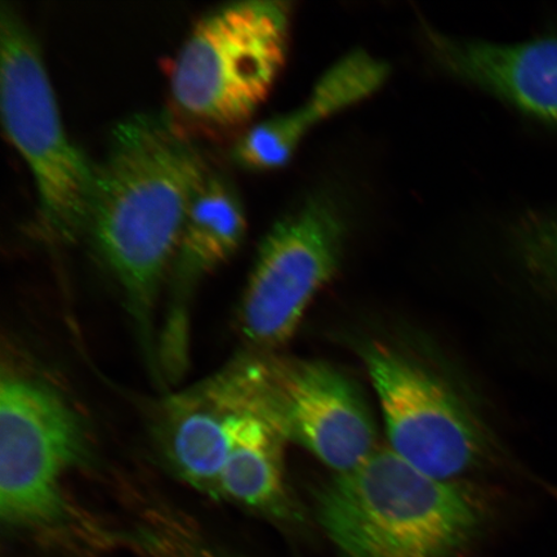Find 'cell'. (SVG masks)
<instances>
[{
	"mask_svg": "<svg viewBox=\"0 0 557 557\" xmlns=\"http://www.w3.org/2000/svg\"><path fill=\"white\" fill-rule=\"evenodd\" d=\"M0 109L7 135L37 185L47 235L61 243L83 238L96 165L69 138L38 40L5 2L0 10Z\"/></svg>",
	"mask_w": 557,
	"mask_h": 557,
	"instance_id": "5",
	"label": "cell"
},
{
	"mask_svg": "<svg viewBox=\"0 0 557 557\" xmlns=\"http://www.w3.org/2000/svg\"><path fill=\"white\" fill-rule=\"evenodd\" d=\"M290 4L246 0L208 11L174 59L171 120L203 132L246 123L267 100L287 59Z\"/></svg>",
	"mask_w": 557,
	"mask_h": 557,
	"instance_id": "4",
	"label": "cell"
},
{
	"mask_svg": "<svg viewBox=\"0 0 557 557\" xmlns=\"http://www.w3.org/2000/svg\"><path fill=\"white\" fill-rule=\"evenodd\" d=\"M315 515L344 557H458L485 522L466 487L428 475L389 448L320 486Z\"/></svg>",
	"mask_w": 557,
	"mask_h": 557,
	"instance_id": "3",
	"label": "cell"
},
{
	"mask_svg": "<svg viewBox=\"0 0 557 557\" xmlns=\"http://www.w3.org/2000/svg\"><path fill=\"white\" fill-rule=\"evenodd\" d=\"M361 355L385 416L389 449L448 482L484 463L485 429L447 382L381 343L366 345Z\"/></svg>",
	"mask_w": 557,
	"mask_h": 557,
	"instance_id": "8",
	"label": "cell"
},
{
	"mask_svg": "<svg viewBox=\"0 0 557 557\" xmlns=\"http://www.w3.org/2000/svg\"><path fill=\"white\" fill-rule=\"evenodd\" d=\"M429 40L436 60L457 78L557 127V35L497 45L430 30Z\"/></svg>",
	"mask_w": 557,
	"mask_h": 557,
	"instance_id": "10",
	"label": "cell"
},
{
	"mask_svg": "<svg viewBox=\"0 0 557 557\" xmlns=\"http://www.w3.org/2000/svg\"><path fill=\"white\" fill-rule=\"evenodd\" d=\"M78 410L52 383L15 367L0 381V518L10 532L94 557L123 546V533L76 505L72 473L94 461Z\"/></svg>",
	"mask_w": 557,
	"mask_h": 557,
	"instance_id": "2",
	"label": "cell"
},
{
	"mask_svg": "<svg viewBox=\"0 0 557 557\" xmlns=\"http://www.w3.org/2000/svg\"><path fill=\"white\" fill-rule=\"evenodd\" d=\"M346 225L330 198L306 201L263 239L240 302L239 330L248 351L288 344L319 290L336 273Z\"/></svg>",
	"mask_w": 557,
	"mask_h": 557,
	"instance_id": "7",
	"label": "cell"
},
{
	"mask_svg": "<svg viewBox=\"0 0 557 557\" xmlns=\"http://www.w3.org/2000/svg\"><path fill=\"white\" fill-rule=\"evenodd\" d=\"M387 75L385 62L373 55L363 51L347 54L322 76L301 108L271 117L248 131L250 158L264 170L281 169L294 157L309 131L375 92Z\"/></svg>",
	"mask_w": 557,
	"mask_h": 557,
	"instance_id": "12",
	"label": "cell"
},
{
	"mask_svg": "<svg viewBox=\"0 0 557 557\" xmlns=\"http://www.w3.org/2000/svg\"><path fill=\"white\" fill-rule=\"evenodd\" d=\"M208 172L197 146L169 114L125 117L96 165L86 235L120 284L157 375L158 298L187 211Z\"/></svg>",
	"mask_w": 557,
	"mask_h": 557,
	"instance_id": "1",
	"label": "cell"
},
{
	"mask_svg": "<svg viewBox=\"0 0 557 557\" xmlns=\"http://www.w3.org/2000/svg\"><path fill=\"white\" fill-rule=\"evenodd\" d=\"M242 389V407L230 429V447L219 486V499L246 508L278 527L306 524L304 508L292 493L285 472L287 438Z\"/></svg>",
	"mask_w": 557,
	"mask_h": 557,
	"instance_id": "11",
	"label": "cell"
},
{
	"mask_svg": "<svg viewBox=\"0 0 557 557\" xmlns=\"http://www.w3.org/2000/svg\"><path fill=\"white\" fill-rule=\"evenodd\" d=\"M139 557H243L220 545L186 515L174 512L146 529L138 541Z\"/></svg>",
	"mask_w": 557,
	"mask_h": 557,
	"instance_id": "13",
	"label": "cell"
},
{
	"mask_svg": "<svg viewBox=\"0 0 557 557\" xmlns=\"http://www.w3.org/2000/svg\"><path fill=\"white\" fill-rule=\"evenodd\" d=\"M240 396L226 364L197 385L165 398L152 429L157 448L174 475L215 499Z\"/></svg>",
	"mask_w": 557,
	"mask_h": 557,
	"instance_id": "9",
	"label": "cell"
},
{
	"mask_svg": "<svg viewBox=\"0 0 557 557\" xmlns=\"http://www.w3.org/2000/svg\"><path fill=\"white\" fill-rule=\"evenodd\" d=\"M250 401L287 442L336 473L358 468L377 449L371 412L351 380L323 361L246 351L236 357Z\"/></svg>",
	"mask_w": 557,
	"mask_h": 557,
	"instance_id": "6",
	"label": "cell"
},
{
	"mask_svg": "<svg viewBox=\"0 0 557 557\" xmlns=\"http://www.w3.org/2000/svg\"><path fill=\"white\" fill-rule=\"evenodd\" d=\"M515 238L528 273L543 287L557 292V211L528 218Z\"/></svg>",
	"mask_w": 557,
	"mask_h": 557,
	"instance_id": "14",
	"label": "cell"
}]
</instances>
